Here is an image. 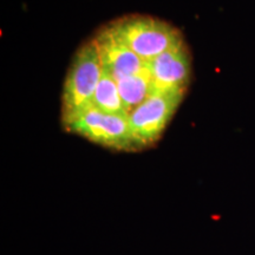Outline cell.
I'll use <instances>...</instances> for the list:
<instances>
[{
  "label": "cell",
  "instance_id": "cell-6",
  "mask_svg": "<svg viewBox=\"0 0 255 255\" xmlns=\"http://www.w3.org/2000/svg\"><path fill=\"white\" fill-rule=\"evenodd\" d=\"M157 90L187 92L193 76L190 50L184 40L176 44L149 63Z\"/></svg>",
  "mask_w": 255,
  "mask_h": 255
},
{
  "label": "cell",
  "instance_id": "cell-5",
  "mask_svg": "<svg viewBox=\"0 0 255 255\" xmlns=\"http://www.w3.org/2000/svg\"><path fill=\"white\" fill-rule=\"evenodd\" d=\"M92 38L100 53L103 71L116 82L149 70V63L124 45L108 25L102 26Z\"/></svg>",
  "mask_w": 255,
  "mask_h": 255
},
{
  "label": "cell",
  "instance_id": "cell-1",
  "mask_svg": "<svg viewBox=\"0 0 255 255\" xmlns=\"http://www.w3.org/2000/svg\"><path fill=\"white\" fill-rule=\"evenodd\" d=\"M107 25L124 45L148 63L184 40L176 26L146 14H127Z\"/></svg>",
  "mask_w": 255,
  "mask_h": 255
},
{
  "label": "cell",
  "instance_id": "cell-7",
  "mask_svg": "<svg viewBox=\"0 0 255 255\" xmlns=\"http://www.w3.org/2000/svg\"><path fill=\"white\" fill-rule=\"evenodd\" d=\"M117 85H119L120 95L129 115L157 90L152 79L150 68L137 75L128 76L120 79L117 81Z\"/></svg>",
  "mask_w": 255,
  "mask_h": 255
},
{
  "label": "cell",
  "instance_id": "cell-4",
  "mask_svg": "<svg viewBox=\"0 0 255 255\" xmlns=\"http://www.w3.org/2000/svg\"><path fill=\"white\" fill-rule=\"evenodd\" d=\"M186 92L156 90L129 115V123L136 151L157 143L184 100Z\"/></svg>",
  "mask_w": 255,
  "mask_h": 255
},
{
  "label": "cell",
  "instance_id": "cell-8",
  "mask_svg": "<svg viewBox=\"0 0 255 255\" xmlns=\"http://www.w3.org/2000/svg\"><path fill=\"white\" fill-rule=\"evenodd\" d=\"M90 107L105 114L129 116L120 95L117 82L104 71L92 97Z\"/></svg>",
  "mask_w": 255,
  "mask_h": 255
},
{
  "label": "cell",
  "instance_id": "cell-2",
  "mask_svg": "<svg viewBox=\"0 0 255 255\" xmlns=\"http://www.w3.org/2000/svg\"><path fill=\"white\" fill-rule=\"evenodd\" d=\"M103 68L94 38H89L72 56L62 88V121L91 105Z\"/></svg>",
  "mask_w": 255,
  "mask_h": 255
},
{
  "label": "cell",
  "instance_id": "cell-3",
  "mask_svg": "<svg viewBox=\"0 0 255 255\" xmlns=\"http://www.w3.org/2000/svg\"><path fill=\"white\" fill-rule=\"evenodd\" d=\"M66 132L115 151H136L129 116L110 115L89 107L62 121Z\"/></svg>",
  "mask_w": 255,
  "mask_h": 255
}]
</instances>
